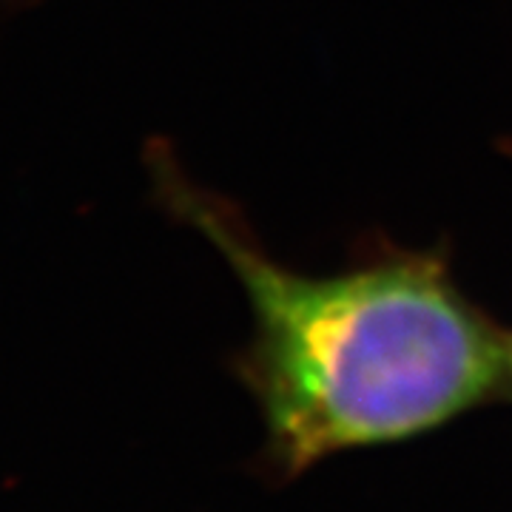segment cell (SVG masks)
Wrapping results in <instances>:
<instances>
[{
    "label": "cell",
    "mask_w": 512,
    "mask_h": 512,
    "mask_svg": "<svg viewBox=\"0 0 512 512\" xmlns=\"http://www.w3.org/2000/svg\"><path fill=\"white\" fill-rule=\"evenodd\" d=\"M143 160L160 208L211 242L245 293L251 336L228 370L259 410L254 470L271 484L512 399L510 330L461 288L447 245L367 234L345 268L308 274L271 256L237 202L194 183L165 140Z\"/></svg>",
    "instance_id": "cell-1"
},
{
    "label": "cell",
    "mask_w": 512,
    "mask_h": 512,
    "mask_svg": "<svg viewBox=\"0 0 512 512\" xmlns=\"http://www.w3.org/2000/svg\"><path fill=\"white\" fill-rule=\"evenodd\" d=\"M501 148H504V154L512 160V140H504ZM510 384H512V330H510Z\"/></svg>",
    "instance_id": "cell-2"
},
{
    "label": "cell",
    "mask_w": 512,
    "mask_h": 512,
    "mask_svg": "<svg viewBox=\"0 0 512 512\" xmlns=\"http://www.w3.org/2000/svg\"><path fill=\"white\" fill-rule=\"evenodd\" d=\"M0 3H3V6H9V9H23L29 0H0Z\"/></svg>",
    "instance_id": "cell-3"
}]
</instances>
